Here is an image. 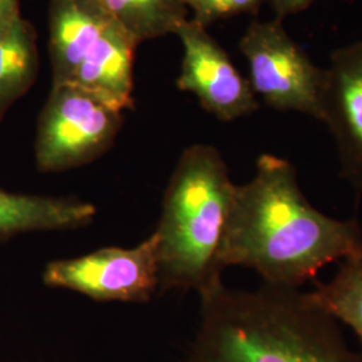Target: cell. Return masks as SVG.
Masks as SVG:
<instances>
[{"label": "cell", "mask_w": 362, "mask_h": 362, "mask_svg": "<svg viewBox=\"0 0 362 362\" xmlns=\"http://www.w3.org/2000/svg\"><path fill=\"white\" fill-rule=\"evenodd\" d=\"M362 258L358 220L336 219L314 207L296 167L263 153L255 175L236 184L220 247V267L258 272L263 284L300 288L324 267Z\"/></svg>", "instance_id": "cell-1"}, {"label": "cell", "mask_w": 362, "mask_h": 362, "mask_svg": "<svg viewBox=\"0 0 362 362\" xmlns=\"http://www.w3.org/2000/svg\"><path fill=\"white\" fill-rule=\"evenodd\" d=\"M200 302L187 362H362L336 320L299 288L238 290L221 281Z\"/></svg>", "instance_id": "cell-2"}, {"label": "cell", "mask_w": 362, "mask_h": 362, "mask_svg": "<svg viewBox=\"0 0 362 362\" xmlns=\"http://www.w3.org/2000/svg\"><path fill=\"white\" fill-rule=\"evenodd\" d=\"M236 184L219 149H184L169 177L155 228L160 290L199 296L223 281L219 252Z\"/></svg>", "instance_id": "cell-3"}, {"label": "cell", "mask_w": 362, "mask_h": 362, "mask_svg": "<svg viewBox=\"0 0 362 362\" xmlns=\"http://www.w3.org/2000/svg\"><path fill=\"white\" fill-rule=\"evenodd\" d=\"M124 113L71 85H52L38 117L34 155L43 173L90 164L116 141Z\"/></svg>", "instance_id": "cell-4"}, {"label": "cell", "mask_w": 362, "mask_h": 362, "mask_svg": "<svg viewBox=\"0 0 362 362\" xmlns=\"http://www.w3.org/2000/svg\"><path fill=\"white\" fill-rule=\"evenodd\" d=\"M257 97L278 112L322 118L325 69L288 35L282 21H255L239 42Z\"/></svg>", "instance_id": "cell-5"}, {"label": "cell", "mask_w": 362, "mask_h": 362, "mask_svg": "<svg viewBox=\"0 0 362 362\" xmlns=\"http://www.w3.org/2000/svg\"><path fill=\"white\" fill-rule=\"evenodd\" d=\"M43 284L98 302H149L160 290L155 233L133 247H104L76 258L57 259L43 272Z\"/></svg>", "instance_id": "cell-6"}, {"label": "cell", "mask_w": 362, "mask_h": 362, "mask_svg": "<svg viewBox=\"0 0 362 362\" xmlns=\"http://www.w3.org/2000/svg\"><path fill=\"white\" fill-rule=\"evenodd\" d=\"M182 45L177 89L194 94L209 115L231 122L260 107L251 83L235 67L227 52L206 27L187 19L176 30Z\"/></svg>", "instance_id": "cell-7"}, {"label": "cell", "mask_w": 362, "mask_h": 362, "mask_svg": "<svg viewBox=\"0 0 362 362\" xmlns=\"http://www.w3.org/2000/svg\"><path fill=\"white\" fill-rule=\"evenodd\" d=\"M321 122L336 141L341 177L362 194V39L330 55Z\"/></svg>", "instance_id": "cell-8"}, {"label": "cell", "mask_w": 362, "mask_h": 362, "mask_svg": "<svg viewBox=\"0 0 362 362\" xmlns=\"http://www.w3.org/2000/svg\"><path fill=\"white\" fill-rule=\"evenodd\" d=\"M137 45L129 33L113 22L85 55L69 85L89 93L117 112L133 109V65Z\"/></svg>", "instance_id": "cell-9"}, {"label": "cell", "mask_w": 362, "mask_h": 362, "mask_svg": "<svg viewBox=\"0 0 362 362\" xmlns=\"http://www.w3.org/2000/svg\"><path fill=\"white\" fill-rule=\"evenodd\" d=\"M113 22L97 0H50L52 85L70 83L85 55Z\"/></svg>", "instance_id": "cell-10"}, {"label": "cell", "mask_w": 362, "mask_h": 362, "mask_svg": "<svg viewBox=\"0 0 362 362\" xmlns=\"http://www.w3.org/2000/svg\"><path fill=\"white\" fill-rule=\"evenodd\" d=\"M95 216L97 207L78 197L0 189V242L22 233L77 230Z\"/></svg>", "instance_id": "cell-11"}, {"label": "cell", "mask_w": 362, "mask_h": 362, "mask_svg": "<svg viewBox=\"0 0 362 362\" xmlns=\"http://www.w3.org/2000/svg\"><path fill=\"white\" fill-rule=\"evenodd\" d=\"M39 71L37 34L22 16L0 28V121L31 89Z\"/></svg>", "instance_id": "cell-12"}, {"label": "cell", "mask_w": 362, "mask_h": 362, "mask_svg": "<svg viewBox=\"0 0 362 362\" xmlns=\"http://www.w3.org/2000/svg\"><path fill=\"white\" fill-rule=\"evenodd\" d=\"M139 43L175 34L188 11L182 0H97Z\"/></svg>", "instance_id": "cell-13"}, {"label": "cell", "mask_w": 362, "mask_h": 362, "mask_svg": "<svg viewBox=\"0 0 362 362\" xmlns=\"http://www.w3.org/2000/svg\"><path fill=\"white\" fill-rule=\"evenodd\" d=\"M314 302L338 324L353 330L362 353V258L346 259L329 282L314 281Z\"/></svg>", "instance_id": "cell-14"}, {"label": "cell", "mask_w": 362, "mask_h": 362, "mask_svg": "<svg viewBox=\"0 0 362 362\" xmlns=\"http://www.w3.org/2000/svg\"><path fill=\"white\" fill-rule=\"evenodd\" d=\"M187 11L200 26L208 27L223 19L242 13L257 15L267 0H182Z\"/></svg>", "instance_id": "cell-15"}, {"label": "cell", "mask_w": 362, "mask_h": 362, "mask_svg": "<svg viewBox=\"0 0 362 362\" xmlns=\"http://www.w3.org/2000/svg\"><path fill=\"white\" fill-rule=\"evenodd\" d=\"M314 1L317 0H267L275 13V19L278 21H284L286 16L308 10Z\"/></svg>", "instance_id": "cell-16"}, {"label": "cell", "mask_w": 362, "mask_h": 362, "mask_svg": "<svg viewBox=\"0 0 362 362\" xmlns=\"http://www.w3.org/2000/svg\"><path fill=\"white\" fill-rule=\"evenodd\" d=\"M21 0H0V28L21 18Z\"/></svg>", "instance_id": "cell-17"}]
</instances>
